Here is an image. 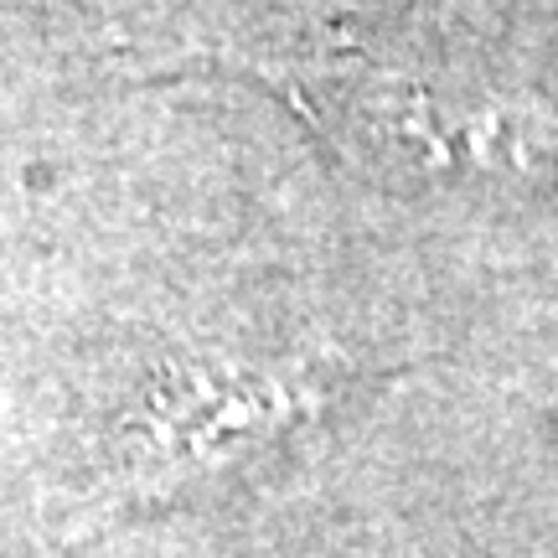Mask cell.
Instances as JSON below:
<instances>
[{
    "mask_svg": "<svg viewBox=\"0 0 558 558\" xmlns=\"http://www.w3.org/2000/svg\"><path fill=\"white\" fill-rule=\"evenodd\" d=\"M347 367L320 357L295 362H181L160 367L145 388L135 418V497L156 501L186 492L197 476L233 460V450H259L284 429L316 418L337 399Z\"/></svg>",
    "mask_w": 558,
    "mask_h": 558,
    "instance_id": "obj_1",
    "label": "cell"
}]
</instances>
